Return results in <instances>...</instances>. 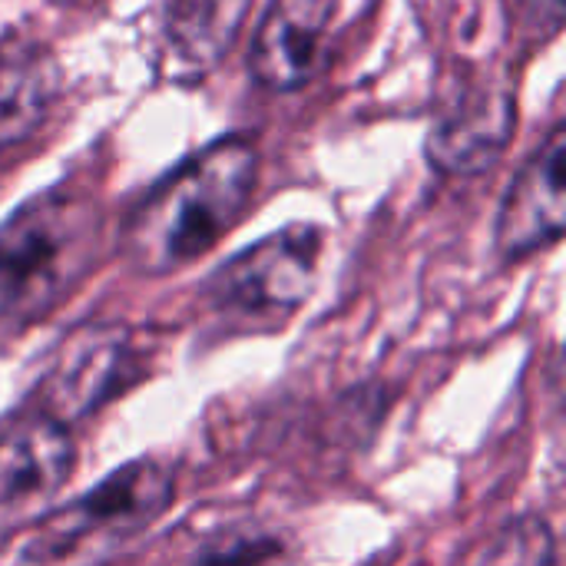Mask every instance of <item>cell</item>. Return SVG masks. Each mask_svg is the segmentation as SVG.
<instances>
[{
	"label": "cell",
	"instance_id": "1",
	"mask_svg": "<svg viewBox=\"0 0 566 566\" xmlns=\"http://www.w3.org/2000/svg\"><path fill=\"white\" fill-rule=\"evenodd\" d=\"M259 179V153L245 136H226L182 159L126 216L119 249L149 279L202 259L245 216Z\"/></svg>",
	"mask_w": 566,
	"mask_h": 566
},
{
	"label": "cell",
	"instance_id": "2",
	"mask_svg": "<svg viewBox=\"0 0 566 566\" xmlns=\"http://www.w3.org/2000/svg\"><path fill=\"white\" fill-rule=\"evenodd\" d=\"M99 239L96 206L73 189L27 199L0 226V325L50 312L93 265Z\"/></svg>",
	"mask_w": 566,
	"mask_h": 566
},
{
	"label": "cell",
	"instance_id": "3",
	"mask_svg": "<svg viewBox=\"0 0 566 566\" xmlns=\"http://www.w3.org/2000/svg\"><path fill=\"white\" fill-rule=\"evenodd\" d=\"M322 249L325 232L318 226H285L222 262L206 279L202 302L229 328L272 332L315 292Z\"/></svg>",
	"mask_w": 566,
	"mask_h": 566
},
{
	"label": "cell",
	"instance_id": "4",
	"mask_svg": "<svg viewBox=\"0 0 566 566\" xmlns=\"http://www.w3.org/2000/svg\"><path fill=\"white\" fill-rule=\"evenodd\" d=\"M176 497L172 471L153 458L126 461L106 474L90 494L76 497L40 524L27 544V560L50 564L86 541H126L156 524Z\"/></svg>",
	"mask_w": 566,
	"mask_h": 566
},
{
	"label": "cell",
	"instance_id": "5",
	"mask_svg": "<svg viewBox=\"0 0 566 566\" xmlns=\"http://www.w3.org/2000/svg\"><path fill=\"white\" fill-rule=\"evenodd\" d=\"M143 378V348L126 325H80L53 352L40 388L36 408L50 418H90Z\"/></svg>",
	"mask_w": 566,
	"mask_h": 566
},
{
	"label": "cell",
	"instance_id": "6",
	"mask_svg": "<svg viewBox=\"0 0 566 566\" xmlns=\"http://www.w3.org/2000/svg\"><path fill=\"white\" fill-rule=\"evenodd\" d=\"M76 448L70 428L46 411L20 408L0 424V517L30 514L73 474Z\"/></svg>",
	"mask_w": 566,
	"mask_h": 566
},
{
	"label": "cell",
	"instance_id": "7",
	"mask_svg": "<svg viewBox=\"0 0 566 566\" xmlns=\"http://www.w3.org/2000/svg\"><path fill=\"white\" fill-rule=\"evenodd\" d=\"M566 129L557 123L531 159L514 176L501 212L494 242L507 262L527 259L560 242L566 222Z\"/></svg>",
	"mask_w": 566,
	"mask_h": 566
},
{
	"label": "cell",
	"instance_id": "8",
	"mask_svg": "<svg viewBox=\"0 0 566 566\" xmlns=\"http://www.w3.org/2000/svg\"><path fill=\"white\" fill-rule=\"evenodd\" d=\"M332 10L335 0H272L249 46L252 76L275 93L315 80L328 53Z\"/></svg>",
	"mask_w": 566,
	"mask_h": 566
},
{
	"label": "cell",
	"instance_id": "9",
	"mask_svg": "<svg viewBox=\"0 0 566 566\" xmlns=\"http://www.w3.org/2000/svg\"><path fill=\"white\" fill-rule=\"evenodd\" d=\"M60 96V63L53 50L23 33L0 36V149L33 136Z\"/></svg>",
	"mask_w": 566,
	"mask_h": 566
},
{
	"label": "cell",
	"instance_id": "10",
	"mask_svg": "<svg viewBox=\"0 0 566 566\" xmlns=\"http://www.w3.org/2000/svg\"><path fill=\"white\" fill-rule=\"evenodd\" d=\"M514 133V103L507 93L464 96L428 136V159L448 176H478L491 169Z\"/></svg>",
	"mask_w": 566,
	"mask_h": 566
},
{
	"label": "cell",
	"instance_id": "11",
	"mask_svg": "<svg viewBox=\"0 0 566 566\" xmlns=\"http://www.w3.org/2000/svg\"><path fill=\"white\" fill-rule=\"evenodd\" d=\"M252 0H166L163 46L169 66L186 76L209 73L235 43Z\"/></svg>",
	"mask_w": 566,
	"mask_h": 566
},
{
	"label": "cell",
	"instance_id": "12",
	"mask_svg": "<svg viewBox=\"0 0 566 566\" xmlns=\"http://www.w3.org/2000/svg\"><path fill=\"white\" fill-rule=\"evenodd\" d=\"M186 566H292V544L275 527L239 521L202 537Z\"/></svg>",
	"mask_w": 566,
	"mask_h": 566
},
{
	"label": "cell",
	"instance_id": "13",
	"mask_svg": "<svg viewBox=\"0 0 566 566\" xmlns=\"http://www.w3.org/2000/svg\"><path fill=\"white\" fill-rule=\"evenodd\" d=\"M474 566H557L554 527L541 514H524L484 544Z\"/></svg>",
	"mask_w": 566,
	"mask_h": 566
},
{
	"label": "cell",
	"instance_id": "14",
	"mask_svg": "<svg viewBox=\"0 0 566 566\" xmlns=\"http://www.w3.org/2000/svg\"><path fill=\"white\" fill-rule=\"evenodd\" d=\"M521 30L531 40H551L564 27V0H517Z\"/></svg>",
	"mask_w": 566,
	"mask_h": 566
},
{
	"label": "cell",
	"instance_id": "15",
	"mask_svg": "<svg viewBox=\"0 0 566 566\" xmlns=\"http://www.w3.org/2000/svg\"><path fill=\"white\" fill-rule=\"evenodd\" d=\"M53 3H60V7H90L96 0H53Z\"/></svg>",
	"mask_w": 566,
	"mask_h": 566
}]
</instances>
